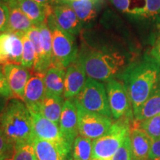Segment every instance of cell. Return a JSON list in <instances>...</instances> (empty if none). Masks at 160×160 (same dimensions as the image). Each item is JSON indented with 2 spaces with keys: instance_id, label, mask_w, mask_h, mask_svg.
<instances>
[{
  "instance_id": "6da1fadb",
  "label": "cell",
  "mask_w": 160,
  "mask_h": 160,
  "mask_svg": "<svg viewBox=\"0 0 160 160\" xmlns=\"http://www.w3.org/2000/svg\"><path fill=\"white\" fill-rule=\"evenodd\" d=\"M159 75L160 65L151 57L131 65L123 71V84L131 99L133 114L148 98Z\"/></svg>"
},
{
  "instance_id": "7a4b0ae2",
  "label": "cell",
  "mask_w": 160,
  "mask_h": 160,
  "mask_svg": "<svg viewBox=\"0 0 160 160\" xmlns=\"http://www.w3.org/2000/svg\"><path fill=\"white\" fill-rule=\"evenodd\" d=\"M0 131L14 147L33 139L31 113L22 100L13 98L6 104L0 113Z\"/></svg>"
},
{
  "instance_id": "3957f363",
  "label": "cell",
  "mask_w": 160,
  "mask_h": 160,
  "mask_svg": "<svg viewBox=\"0 0 160 160\" xmlns=\"http://www.w3.org/2000/svg\"><path fill=\"white\" fill-rule=\"evenodd\" d=\"M86 75L97 81L108 82L125 69V57L115 51L91 50L78 57Z\"/></svg>"
},
{
  "instance_id": "277c9868",
  "label": "cell",
  "mask_w": 160,
  "mask_h": 160,
  "mask_svg": "<svg viewBox=\"0 0 160 160\" xmlns=\"http://www.w3.org/2000/svg\"><path fill=\"white\" fill-rule=\"evenodd\" d=\"M52 33L53 64L67 68L78 58V48L74 36L64 31L56 22L53 13L47 20Z\"/></svg>"
},
{
  "instance_id": "5b68a950",
  "label": "cell",
  "mask_w": 160,
  "mask_h": 160,
  "mask_svg": "<svg viewBox=\"0 0 160 160\" xmlns=\"http://www.w3.org/2000/svg\"><path fill=\"white\" fill-rule=\"evenodd\" d=\"M131 117H123L112 124L108 131L93 141L92 158L111 160L131 131Z\"/></svg>"
},
{
  "instance_id": "8992f818",
  "label": "cell",
  "mask_w": 160,
  "mask_h": 160,
  "mask_svg": "<svg viewBox=\"0 0 160 160\" xmlns=\"http://www.w3.org/2000/svg\"><path fill=\"white\" fill-rule=\"evenodd\" d=\"M76 105L86 111L111 118L112 114L104 84L91 78H88L81 92L74 98Z\"/></svg>"
},
{
  "instance_id": "52a82bcc",
  "label": "cell",
  "mask_w": 160,
  "mask_h": 160,
  "mask_svg": "<svg viewBox=\"0 0 160 160\" xmlns=\"http://www.w3.org/2000/svg\"><path fill=\"white\" fill-rule=\"evenodd\" d=\"M79 135L91 139H97L107 133L111 127V118L90 112L77 105Z\"/></svg>"
},
{
  "instance_id": "ba28073f",
  "label": "cell",
  "mask_w": 160,
  "mask_h": 160,
  "mask_svg": "<svg viewBox=\"0 0 160 160\" xmlns=\"http://www.w3.org/2000/svg\"><path fill=\"white\" fill-rule=\"evenodd\" d=\"M108 99L112 117L115 119L132 116L131 102L125 85L121 82L113 79L107 82Z\"/></svg>"
},
{
  "instance_id": "9c48e42d",
  "label": "cell",
  "mask_w": 160,
  "mask_h": 160,
  "mask_svg": "<svg viewBox=\"0 0 160 160\" xmlns=\"http://www.w3.org/2000/svg\"><path fill=\"white\" fill-rule=\"evenodd\" d=\"M29 111L33 121L34 137L67 146L72 150L64 139L59 125L48 119L39 111L32 109H29Z\"/></svg>"
},
{
  "instance_id": "30bf717a",
  "label": "cell",
  "mask_w": 160,
  "mask_h": 160,
  "mask_svg": "<svg viewBox=\"0 0 160 160\" xmlns=\"http://www.w3.org/2000/svg\"><path fill=\"white\" fill-rule=\"evenodd\" d=\"M22 33L5 32L0 34V65L22 63L23 42Z\"/></svg>"
},
{
  "instance_id": "8fae6325",
  "label": "cell",
  "mask_w": 160,
  "mask_h": 160,
  "mask_svg": "<svg viewBox=\"0 0 160 160\" xmlns=\"http://www.w3.org/2000/svg\"><path fill=\"white\" fill-rule=\"evenodd\" d=\"M59 126L64 139L72 148L79 134L77 108L73 99H65L64 102Z\"/></svg>"
},
{
  "instance_id": "7c38bea8",
  "label": "cell",
  "mask_w": 160,
  "mask_h": 160,
  "mask_svg": "<svg viewBox=\"0 0 160 160\" xmlns=\"http://www.w3.org/2000/svg\"><path fill=\"white\" fill-rule=\"evenodd\" d=\"M2 71L13 97L23 101L25 87L31 75L28 69L19 64L8 63L3 65Z\"/></svg>"
},
{
  "instance_id": "4fadbf2b",
  "label": "cell",
  "mask_w": 160,
  "mask_h": 160,
  "mask_svg": "<svg viewBox=\"0 0 160 160\" xmlns=\"http://www.w3.org/2000/svg\"><path fill=\"white\" fill-rule=\"evenodd\" d=\"M86 76L83 65L77 58L66 68L63 94L65 99H74L77 97L85 86L88 79Z\"/></svg>"
},
{
  "instance_id": "5bb4252c",
  "label": "cell",
  "mask_w": 160,
  "mask_h": 160,
  "mask_svg": "<svg viewBox=\"0 0 160 160\" xmlns=\"http://www.w3.org/2000/svg\"><path fill=\"white\" fill-rule=\"evenodd\" d=\"M33 142L38 160H73L72 150L67 146L37 137Z\"/></svg>"
},
{
  "instance_id": "9a60e30c",
  "label": "cell",
  "mask_w": 160,
  "mask_h": 160,
  "mask_svg": "<svg viewBox=\"0 0 160 160\" xmlns=\"http://www.w3.org/2000/svg\"><path fill=\"white\" fill-rule=\"evenodd\" d=\"M53 16L57 25L64 31L73 35H77L81 31L82 24L68 4L55 6L53 9Z\"/></svg>"
},
{
  "instance_id": "2e32d148",
  "label": "cell",
  "mask_w": 160,
  "mask_h": 160,
  "mask_svg": "<svg viewBox=\"0 0 160 160\" xmlns=\"http://www.w3.org/2000/svg\"><path fill=\"white\" fill-rule=\"evenodd\" d=\"M45 74L34 72L31 75L25 87L23 102L28 108L38 107L46 95Z\"/></svg>"
},
{
  "instance_id": "e0dca14e",
  "label": "cell",
  "mask_w": 160,
  "mask_h": 160,
  "mask_svg": "<svg viewBox=\"0 0 160 160\" xmlns=\"http://www.w3.org/2000/svg\"><path fill=\"white\" fill-rule=\"evenodd\" d=\"M136 125V124H135ZM133 160H149L153 140L143 130L136 125L130 131Z\"/></svg>"
},
{
  "instance_id": "ac0fdd59",
  "label": "cell",
  "mask_w": 160,
  "mask_h": 160,
  "mask_svg": "<svg viewBox=\"0 0 160 160\" xmlns=\"http://www.w3.org/2000/svg\"><path fill=\"white\" fill-rule=\"evenodd\" d=\"M8 8L9 27L8 32L26 33L34 25L21 9L17 0H2Z\"/></svg>"
},
{
  "instance_id": "d6986e66",
  "label": "cell",
  "mask_w": 160,
  "mask_h": 160,
  "mask_svg": "<svg viewBox=\"0 0 160 160\" xmlns=\"http://www.w3.org/2000/svg\"><path fill=\"white\" fill-rule=\"evenodd\" d=\"M26 35L31 40L35 49L36 60L33 71L37 73H41L45 74L47 70L52 65L46 57L45 50L43 46V39L39 28L37 25H33Z\"/></svg>"
},
{
  "instance_id": "ffe728a7",
  "label": "cell",
  "mask_w": 160,
  "mask_h": 160,
  "mask_svg": "<svg viewBox=\"0 0 160 160\" xmlns=\"http://www.w3.org/2000/svg\"><path fill=\"white\" fill-rule=\"evenodd\" d=\"M64 102V97L46 93L42 102L38 107L28 108L39 111L48 119L59 125Z\"/></svg>"
},
{
  "instance_id": "44dd1931",
  "label": "cell",
  "mask_w": 160,
  "mask_h": 160,
  "mask_svg": "<svg viewBox=\"0 0 160 160\" xmlns=\"http://www.w3.org/2000/svg\"><path fill=\"white\" fill-rule=\"evenodd\" d=\"M18 3L34 25H39L47 22L48 17L53 13L51 5H42L35 0H17Z\"/></svg>"
},
{
  "instance_id": "7402d4cb",
  "label": "cell",
  "mask_w": 160,
  "mask_h": 160,
  "mask_svg": "<svg viewBox=\"0 0 160 160\" xmlns=\"http://www.w3.org/2000/svg\"><path fill=\"white\" fill-rule=\"evenodd\" d=\"M160 113V75L151 94L133 114L136 122H142Z\"/></svg>"
},
{
  "instance_id": "603a6c76",
  "label": "cell",
  "mask_w": 160,
  "mask_h": 160,
  "mask_svg": "<svg viewBox=\"0 0 160 160\" xmlns=\"http://www.w3.org/2000/svg\"><path fill=\"white\" fill-rule=\"evenodd\" d=\"M65 68L52 65L45 72V81L46 93L64 97Z\"/></svg>"
},
{
  "instance_id": "cb8c5ba5",
  "label": "cell",
  "mask_w": 160,
  "mask_h": 160,
  "mask_svg": "<svg viewBox=\"0 0 160 160\" xmlns=\"http://www.w3.org/2000/svg\"><path fill=\"white\" fill-rule=\"evenodd\" d=\"M71 6L82 24L91 23L97 15V0H65Z\"/></svg>"
},
{
  "instance_id": "d4e9b609",
  "label": "cell",
  "mask_w": 160,
  "mask_h": 160,
  "mask_svg": "<svg viewBox=\"0 0 160 160\" xmlns=\"http://www.w3.org/2000/svg\"><path fill=\"white\" fill-rule=\"evenodd\" d=\"M93 153L92 139L79 135L76 138L72 147L73 160H91Z\"/></svg>"
},
{
  "instance_id": "484cf974",
  "label": "cell",
  "mask_w": 160,
  "mask_h": 160,
  "mask_svg": "<svg viewBox=\"0 0 160 160\" xmlns=\"http://www.w3.org/2000/svg\"><path fill=\"white\" fill-rule=\"evenodd\" d=\"M116 8L122 13L141 16L145 0H111Z\"/></svg>"
},
{
  "instance_id": "4316f807",
  "label": "cell",
  "mask_w": 160,
  "mask_h": 160,
  "mask_svg": "<svg viewBox=\"0 0 160 160\" xmlns=\"http://www.w3.org/2000/svg\"><path fill=\"white\" fill-rule=\"evenodd\" d=\"M136 122L138 127L143 130L153 141L160 139V113L144 121Z\"/></svg>"
},
{
  "instance_id": "83f0119b",
  "label": "cell",
  "mask_w": 160,
  "mask_h": 160,
  "mask_svg": "<svg viewBox=\"0 0 160 160\" xmlns=\"http://www.w3.org/2000/svg\"><path fill=\"white\" fill-rule=\"evenodd\" d=\"M21 36L23 42V51L21 65L25 68L31 70L33 68L35 63V49L31 41L28 37V36L26 35V33H22Z\"/></svg>"
},
{
  "instance_id": "f1b7e54d",
  "label": "cell",
  "mask_w": 160,
  "mask_h": 160,
  "mask_svg": "<svg viewBox=\"0 0 160 160\" xmlns=\"http://www.w3.org/2000/svg\"><path fill=\"white\" fill-rule=\"evenodd\" d=\"M33 141L16 145L11 160H38Z\"/></svg>"
},
{
  "instance_id": "f546056e",
  "label": "cell",
  "mask_w": 160,
  "mask_h": 160,
  "mask_svg": "<svg viewBox=\"0 0 160 160\" xmlns=\"http://www.w3.org/2000/svg\"><path fill=\"white\" fill-rule=\"evenodd\" d=\"M111 160H133L130 134L113 156Z\"/></svg>"
},
{
  "instance_id": "4dcf8cb0",
  "label": "cell",
  "mask_w": 160,
  "mask_h": 160,
  "mask_svg": "<svg viewBox=\"0 0 160 160\" xmlns=\"http://www.w3.org/2000/svg\"><path fill=\"white\" fill-rule=\"evenodd\" d=\"M160 14V0H145L141 17H149Z\"/></svg>"
},
{
  "instance_id": "1f68e13d",
  "label": "cell",
  "mask_w": 160,
  "mask_h": 160,
  "mask_svg": "<svg viewBox=\"0 0 160 160\" xmlns=\"http://www.w3.org/2000/svg\"><path fill=\"white\" fill-rule=\"evenodd\" d=\"M9 11L5 2L0 0V33L8 31Z\"/></svg>"
},
{
  "instance_id": "d6a6232c",
  "label": "cell",
  "mask_w": 160,
  "mask_h": 160,
  "mask_svg": "<svg viewBox=\"0 0 160 160\" xmlns=\"http://www.w3.org/2000/svg\"><path fill=\"white\" fill-rule=\"evenodd\" d=\"M13 152H14V145L6 139V137L0 131V153L7 156L11 159Z\"/></svg>"
},
{
  "instance_id": "836d02e7",
  "label": "cell",
  "mask_w": 160,
  "mask_h": 160,
  "mask_svg": "<svg viewBox=\"0 0 160 160\" xmlns=\"http://www.w3.org/2000/svg\"><path fill=\"white\" fill-rule=\"evenodd\" d=\"M0 96L7 99H11L13 97V94L10 88L5 75L0 72Z\"/></svg>"
},
{
  "instance_id": "e575fe53",
  "label": "cell",
  "mask_w": 160,
  "mask_h": 160,
  "mask_svg": "<svg viewBox=\"0 0 160 160\" xmlns=\"http://www.w3.org/2000/svg\"><path fill=\"white\" fill-rule=\"evenodd\" d=\"M149 160H160V139L152 142Z\"/></svg>"
},
{
  "instance_id": "d590c367",
  "label": "cell",
  "mask_w": 160,
  "mask_h": 160,
  "mask_svg": "<svg viewBox=\"0 0 160 160\" xmlns=\"http://www.w3.org/2000/svg\"><path fill=\"white\" fill-rule=\"evenodd\" d=\"M151 56L155 61L160 65V37L153 45L151 51Z\"/></svg>"
},
{
  "instance_id": "8d00e7d4",
  "label": "cell",
  "mask_w": 160,
  "mask_h": 160,
  "mask_svg": "<svg viewBox=\"0 0 160 160\" xmlns=\"http://www.w3.org/2000/svg\"><path fill=\"white\" fill-rule=\"evenodd\" d=\"M36 2H39L40 4H42V5H50L51 4L54 2L55 0H35Z\"/></svg>"
},
{
  "instance_id": "74e56055",
  "label": "cell",
  "mask_w": 160,
  "mask_h": 160,
  "mask_svg": "<svg viewBox=\"0 0 160 160\" xmlns=\"http://www.w3.org/2000/svg\"><path fill=\"white\" fill-rule=\"evenodd\" d=\"M5 98L2 97V96H0V113L2 111V110L4 109V108H5Z\"/></svg>"
},
{
  "instance_id": "f35d334b",
  "label": "cell",
  "mask_w": 160,
  "mask_h": 160,
  "mask_svg": "<svg viewBox=\"0 0 160 160\" xmlns=\"http://www.w3.org/2000/svg\"><path fill=\"white\" fill-rule=\"evenodd\" d=\"M0 160H11V159L7 156H5L0 153Z\"/></svg>"
},
{
  "instance_id": "ab89813d",
  "label": "cell",
  "mask_w": 160,
  "mask_h": 160,
  "mask_svg": "<svg viewBox=\"0 0 160 160\" xmlns=\"http://www.w3.org/2000/svg\"><path fill=\"white\" fill-rule=\"evenodd\" d=\"M91 160H104V159H100V158H91Z\"/></svg>"
},
{
  "instance_id": "60d3db41",
  "label": "cell",
  "mask_w": 160,
  "mask_h": 160,
  "mask_svg": "<svg viewBox=\"0 0 160 160\" xmlns=\"http://www.w3.org/2000/svg\"><path fill=\"white\" fill-rule=\"evenodd\" d=\"M71 1H76V0H71Z\"/></svg>"
},
{
  "instance_id": "b9f144b4",
  "label": "cell",
  "mask_w": 160,
  "mask_h": 160,
  "mask_svg": "<svg viewBox=\"0 0 160 160\" xmlns=\"http://www.w3.org/2000/svg\"><path fill=\"white\" fill-rule=\"evenodd\" d=\"M0 34H1V33H0Z\"/></svg>"
}]
</instances>
